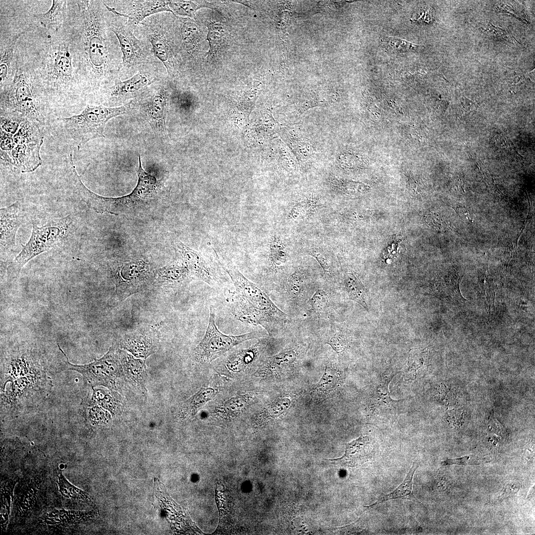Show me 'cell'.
<instances>
[{"mask_svg": "<svg viewBox=\"0 0 535 535\" xmlns=\"http://www.w3.org/2000/svg\"><path fill=\"white\" fill-rule=\"evenodd\" d=\"M328 181L329 185L333 190L347 194H357L362 189V185L360 183L345 181L335 177L329 178Z\"/></svg>", "mask_w": 535, "mask_h": 535, "instance_id": "7dc6e473", "label": "cell"}, {"mask_svg": "<svg viewBox=\"0 0 535 535\" xmlns=\"http://www.w3.org/2000/svg\"><path fill=\"white\" fill-rule=\"evenodd\" d=\"M14 484V482H6L5 484H3L2 485H1L0 490V525L2 530L6 528L8 523Z\"/></svg>", "mask_w": 535, "mask_h": 535, "instance_id": "74e56055", "label": "cell"}, {"mask_svg": "<svg viewBox=\"0 0 535 535\" xmlns=\"http://www.w3.org/2000/svg\"><path fill=\"white\" fill-rule=\"evenodd\" d=\"M98 1H77L81 18V44L83 56L90 71L97 77L106 73L109 51L106 26Z\"/></svg>", "mask_w": 535, "mask_h": 535, "instance_id": "3957f363", "label": "cell"}, {"mask_svg": "<svg viewBox=\"0 0 535 535\" xmlns=\"http://www.w3.org/2000/svg\"><path fill=\"white\" fill-rule=\"evenodd\" d=\"M269 259L271 266L276 270L287 262L285 247L281 238L276 235L272 236L270 242Z\"/></svg>", "mask_w": 535, "mask_h": 535, "instance_id": "d590c367", "label": "cell"}, {"mask_svg": "<svg viewBox=\"0 0 535 535\" xmlns=\"http://www.w3.org/2000/svg\"><path fill=\"white\" fill-rule=\"evenodd\" d=\"M66 3V0H53L52 6L48 11L37 14L35 17L44 28L57 31L64 21Z\"/></svg>", "mask_w": 535, "mask_h": 535, "instance_id": "d4e9b609", "label": "cell"}, {"mask_svg": "<svg viewBox=\"0 0 535 535\" xmlns=\"http://www.w3.org/2000/svg\"><path fill=\"white\" fill-rule=\"evenodd\" d=\"M307 254L312 256L318 262L324 273L330 275L332 271V262L330 253L321 247H312L308 249Z\"/></svg>", "mask_w": 535, "mask_h": 535, "instance_id": "ee69618b", "label": "cell"}, {"mask_svg": "<svg viewBox=\"0 0 535 535\" xmlns=\"http://www.w3.org/2000/svg\"><path fill=\"white\" fill-rule=\"evenodd\" d=\"M215 319V310L211 306L205 335L194 351L195 359L201 363L211 362L235 346L258 336L257 332L253 331L237 335L224 334L217 328Z\"/></svg>", "mask_w": 535, "mask_h": 535, "instance_id": "52a82bcc", "label": "cell"}, {"mask_svg": "<svg viewBox=\"0 0 535 535\" xmlns=\"http://www.w3.org/2000/svg\"><path fill=\"white\" fill-rule=\"evenodd\" d=\"M89 419L93 423L104 422L108 417V413L97 406H94L88 411Z\"/></svg>", "mask_w": 535, "mask_h": 535, "instance_id": "f5cc1de1", "label": "cell"}, {"mask_svg": "<svg viewBox=\"0 0 535 535\" xmlns=\"http://www.w3.org/2000/svg\"><path fill=\"white\" fill-rule=\"evenodd\" d=\"M127 111V107L125 106L113 107L88 106L80 114L61 120L80 149L90 140L105 137L104 130L108 121Z\"/></svg>", "mask_w": 535, "mask_h": 535, "instance_id": "277c9868", "label": "cell"}, {"mask_svg": "<svg viewBox=\"0 0 535 535\" xmlns=\"http://www.w3.org/2000/svg\"><path fill=\"white\" fill-rule=\"evenodd\" d=\"M340 378L336 370L326 366L322 377L314 389L322 393L329 392L337 386Z\"/></svg>", "mask_w": 535, "mask_h": 535, "instance_id": "7bdbcfd3", "label": "cell"}, {"mask_svg": "<svg viewBox=\"0 0 535 535\" xmlns=\"http://www.w3.org/2000/svg\"><path fill=\"white\" fill-rule=\"evenodd\" d=\"M26 214L24 205L16 202L0 210L1 255L9 252L15 246L16 235L19 228L25 222Z\"/></svg>", "mask_w": 535, "mask_h": 535, "instance_id": "30bf717a", "label": "cell"}, {"mask_svg": "<svg viewBox=\"0 0 535 535\" xmlns=\"http://www.w3.org/2000/svg\"><path fill=\"white\" fill-rule=\"evenodd\" d=\"M43 478L41 474L30 479L17 495L14 507V518L19 520L26 517L35 503L37 493Z\"/></svg>", "mask_w": 535, "mask_h": 535, "instance_id": "ffe728a7", "label": "cell"}, {"mask_svg": "<svg viewBox=\"0 0 535 535\" xmlns=\"http://www.w3.org/2000/svg\"><path fill=\"white\" fill-rule=\"evenodd\" d=\"M120 357L125 376L130 383L146 396L147 373L145 362L141 359H135L124 351L120 352Z\"/></svg>", "mask_w": 535, "mask_h": 535, "instance_id": "d6986e66", "label": "cell"}, {"mask_svg": "<svg viewBox=\"0 0 535 535\" xmlns=\"http://www.w3.org/2000/svg\"><path fill=\"white\" fill-rule=\"evenodd\" d=\"M111 31L117 37L121 53L122 63L130 67L140 63L145 57L141 42L128 28L112 26Z\"/></svg>", "mask_w": 535, "mask_h": 535, "instance_id": "2e32d148", "label": "cell"}, {"mask_svg": "<svg viewBox=\"0 0 535 535\" xmlns=\"http://www.w3.org/2000/svg\"><path fill=\"white\" fill-rule=\"evenodd\" d=\"M92 396V400L94 403H96L105 409L109 410L111 413L115 411L116 407L114 398L107 392L100 389H94Z\"/></svg>", "mask_w": 535, "mask_h": 535, "instance_id": "c3c4849f", "label": "cell"}, {"mask_svg": "<svg viewBox=\"0 0 535 535\" xmlns=\"http://www.w3.org/2000/svg\"><path fill=\"white\" fill-rule=\"evenodd\" d=\"M418 467V463L413 462L406 476L402 482L392 492L379 498L372 504L365 506L366 508H373L384 502L395 499L410 500L420 503L414 494L413 491V479L415 472Z\"/></svg>", "mask_w": 535, "mask_h": 535, "instance_id": "cb8c5ba5", "label": "cell"}, {"mask_svg": "<svg viewBox=\"0 0 535 535\" xmlns=\"http://www.w3.org/2000/svg\"><path fill=\"white\" fill-rule=\"evenodd\" d=\"M137 175L136 186L130 194L118 197H107L91 191L84 184L77 171H73L75 188L86 204L97 213H107L115 215L129 216L150 205L162 201L167 197V190L161 180H157L143 169L140 155Z\"/></svg>", "mask_w": 535, "mask_h": 535, "instance_id": "7a4b0ae2", "label": "cell"}, {"mask_svg": "<svg viewBox=\"0 0 535 535\" xmlns=\"http://www.w3.org/2000/svg\"><path fill=\"white\" fill-rule=\"evenodd\" d=\"M167 3L173 14L191 18L195 17L198 9L206 6L202 2L193 0H167Z\"/></svg>", "mask_w": 535, "mask_h": 535, "instance_id": "ab89813d", "label": "cell"}, {"mask_svg": "<svg viewBox=\"0 0 535 535\" xmlns=\"http://www.w3.org/2000/svg\"><path fill=\"white\" fill-rule=\"evenodd\" d=\"M129 6L127 10L119 12L114 7L107 5L103 2L107 9L111 13L119 16L127 17L129 23L137 25L145 18L154 14L162 11H169L167 0H133L129 1Z\"/></svg>", "mask_w": 535, "mask_h": 535, "instance_id": "9a60e30c", "label": "cell"}, {"mask_svg": "<svg viewBox=\"0 0 535 535\" xmlns=\"http://www.w3.org/2000/svg\"><path fill=\"white\" fill-rule=\"evenodd\" d=\"M395 374L388 373H384L381 375L379 383L374 389L372 396L371 406L373 412L379 413L380 412L388 410L389 409L393 408L394 405L397 403V401L391 398L388 389L389 383Z\"/></svg>", "mask_w": 535, "mask_h": 535, "instance_id": "44dd1931", "label": "cell"}, {"mask_svg": "<svg viewBox=\"0 0 535 535\" xmlns=\"http://www.w3.org/2000/svg\"><path fill=\"white\" fill-rule=\"evenodd\" d=\"M343 282L349 298L368 310V290L359 278L352 273L346 272L344 275Z\"/></svg>", "mask_w": 535, "mask_h": 535, "instance_id": "4dcf8cb0", "label": "cell"}, {"mask_svg": "<svg viewBox=\"0 0 535 535\" xmlns=\"http://www.w3.org/2000/svg\"><path fill=\"white\" fill-rule=\"evenodd\" d=\"M44 139H42L15 145L5 163L22 173L33 172L42 163L40 151Z\"/></svg>", "mask_w": 535, "mask_h": 535, "instance_id": "7c38bea8", "label": "cell"}, {"mask_svg": "<svg viewBox=\"0 0 535 535\" xmlns=\"http://www.w3.org/2000/svg\"><path fill=\"white\" fill-rule=\"evenodd\" d=\"M338 98L336 92L325 91L321 88L306 93L296 104L297 112L302 114L310 108L325 107L336 102Z\"/></svg>", "mask_w": 535, "mask_h": 535, "instance_id": "603a6c76", "label": "cell"}, {"mask_svg": "<svg viewBox=\"0 0 535 535\" xmlns=\"http://www.w3.org/2000/svg\"><path fill=\"white\" fill-rule=\"evenodd\" d=\"M305 273L301 269H297L287 279V291L292 298H296L300 293L305 280Z\"/></svg>", "mask_w": 535, "mask_h": 535, "instance_id": "bcb514c9", "label": "cell"}, {"mask_svg": "<svg viewBox=\"0 0 535 535\" xmlns=\"http://www.w3.org/2000/svg\"><path fill=\"white\" fill-rule=\"evenodd\" d=\"M207 40L209 43L210 49L207 55L214 56L221 48L226 34L224 25L221 23L211 22L208 25Z\"/></svg>", "mask_w": 535, "mask_h": 535, "instance_id": "836d02e7", "label": "cell"}, {"mask_svg": "<svg viewBox=\"0 0 535 535\" xmlns=\"http://www.w3.org/2000/svg\"><path fill=\"white\" fill-rule=\"evenodd\" d=\"M213 388L203 387L181 406L179 414L182 418L194 416L198 410L208 401L213 400L216 394Z\"/></svg>", "mask_w": 535, "mask_h": 535, "instance_id": "83f0119b", "label": "cell"}, {"mask_svg": "<svg viewBox=\"0 0 535 535\" xmlns=\"http://www.w3.org/2000/svg\"><path fill=\"white\" fill-rule=\"evenodd\" d=\"M58 490L61 495L71 500L84 503L93 504L90 496L85 491L72 484L60 471L58 475Z\"/></svg>", "mask_w": 535, "mask_h": 535, "instance_id": "d6a6232c", "label": "cell"}, {"mask_svg": "<svg viewBox=\"0 0 535 535\" xmlns=\"http://www.w3.org/2000/svg\"><path fill=\"white\" fill-rule=\"evenodd\" d=\"M318 200L315 198L305 199L297 203L290 209L288 217L292 220H304L309 218L319 207Z\"/></svg>", "mask_w": 535, "mask_h": 535, "instance_id": "e575fe53", "label": "cell"}, {"mask_svg": "<svg viewBox=\"0 0 535 535\" xmlns=\"http://www.w3.org/2000/svg\"><path fill=\"white\" fill-rule=\"evenodd\" d=\"M59 349L66 358L68 370L80 373L92 386L103 385L110 389H120L122 375L120 357L114 348L111 347L101 359L84 365L73 364L68 361L65 353L57 344Z\"/></svg>", "mask_w": 535, "mask_h": 535, "instance_id": "8992f818", "label": "cell"}, {"mask_svg": "<svg viewBox=\"0 0 535 535\" xmlns=\"http://www.w3.org/2000/svg\"><path fill=\"white\" fill-rule=\"evenodd\" d=\"M140 108L155 134L162 137L167 134L166 118L167 98L165 91L159 90L142 102Z\"/></svg>", "mask_w": 535, "mask_h": 535, "instance_id": "8fae6325", "label": "cell"}, {"mask_svg": "<svg viewBox=\"0 0 535 535\" xmlns=\"http://www.w3.org/2000/svg\"><path fill=\"white\" fill-rule=\"evenodd\" d=\"M152 338L140 333L127 337L123 342V347L137 357L147 358L154 352V346Z\"/></svg>", "mask_w": 535, "mask_h": 535, "instance_id": "f546056e", "label": "cell"}, {"mask_svg": "<svg viewBox=\"0 0 535 535\" xmlns=\"http://www.w3.org/2000/svg\"><path fill=\"white\" fill-rule=\"evenodd\" d=\"M286 141L299 161H306L313 155L314 149L310 139L296 130L289 128Z\"/></svg>", "mask_w": 535, "mask_h": 535, "instance_id": "484cf974", "label": "cell"}, {"mask_svg": "<svg viewBox=\"0 0 535 535\" xmlns=\"http://www.w3.org/2000/svg\"><path fill=\"white\" fill-rule=\"evenodd\" d=\"M381 41L385 48L392 53H404L424 48L423 46L417 45L397 37L386 36Z\"/></svg>", "mask_w": 535, "mask_h": 535, "instance_id": "60d3db41", "label": "cell"}, {"mask_svg": "<svg viewBox=\"0 0 535 535\" xmlns=\"http://www.w3.org/2000/svg\"><path fill=\"white\" fill-rule=\"evenodd\" d=\"M338 353H341L346 348L347 341L345 338L340 333L334 334L327 342Z\"/></svg>", "mask_w": 535, "mask_h": 535, "instance_id": "816d5d0a", "label": "cell"}, {"mask_svg": "<svg viewBox=\"0 0 535 535\" xmlns=\"http://www.w3.org/2000/svg\"><path fill=\"white\" fill-rule=\"evenodd\" d=\"M423 353L418 349H413L410 351L408 362V374L414 377L417 376V371L423 365L424 359Z\"/></svg>", "mask_w": 535, "mask_h": 535, "instance_id": "681fc988", "label": "cell"}, {"mask_svg": "<svg viewBox=\"0 0 535 535\" xmlns=\"http://www.w3.org/2000/svg\"><path fill=\"white\" fill-rule=\"evenodd\" d=\"M214 252L218 264L228 274L234 286L229 302L230 313L245 323L262 326L270 334L276 331L286 314L263 289Z\"/></svg>", "mask_w": 535, "mask_h": 535, "instance_id": "6da1fadb", "label": "cell"}, {"mask_svg": "<svg viewBox=\"0 0 535 535\" xmlns=\"http://www.w3.org/2000/svg\"><path fill=\"white\" fill-rule=\"evenodd\" d=\"M48 76L54 84L69 82L73 77V66L68 46L65 43L59 44L50 55Z\"/></svg>", "mask_w": 535, "mask_h": 535, "instance_id": "5bb4252c", "label": "cell"}, {"mask_svg": "<svg viewBox=\"0 0 535 535\" xmlns=\"http://www.w3.org/2000/svg\"><path fill=\"white\" fill-rule=\"evenodd\" d=\"M149 40L155 55L165 66L168 74L173 76L175 66L170 47L165 38L158 33L149 35Z\"/></svg>", "mask_w": 535, "mask_h": 535, "instance_id": "f1b7e54d", "label": "cell"}, {"mask_svg": "<svg viewBox=\"0 0 535 535\" xmlns=\"http://www.w3.org/2000/svg\"><path fill=\"white\" fill-rule=\"evenodd\" d=\"M2 104L9 109L8 112L17 113L40 124L44 123L30 82L21 70H16L10 86L1 94Z\"/></svg>", "mask_w": 535, "mask_h": 535, "instance_id": "ba28073f", "label": "cell"}, {"mask_svg": "<svg viewBox=\"0 0 535 535\" xmlns=\"http://www.w3.org/2000/svg\"><path fill=\"white\" fill-rule=\"evenodd\" d=\"M312 310L316 313L327 312L329 308V296L322 289H318L309 300Z\"/></svg>", "mask_w": 535, "mask_h": 535, "instance_id": "f6af8a7d", "label": "cell"}, {"mask_svg": "<svg viewBox=\"0 0 535 535\" xmlns=\"http://www.w3.org/2000/svg\"><path fill=\"white\" fill-rule=\"evenodd\" d=\"M371 444L369 438L361 436L346 444L344 455L340 458L330 459L342 466L359 467L365 465L372 458Z\"/></svg>", "mask_w": 535, "mask_h": 535, "instance_id": "ac0fdd59", "label": "cell"}, {"mask_svg": "<svg viewBox=\"0 0 535 535\" xmlns=\"http://www.w3.org/2000/svg\"><path fill=\"white\" fill-rule=\"evenodd\" d=\"M94 511L66 510L54 509L40 517L39 524L48 529L69 528L87 520L94 515Z\"/></svg>", "mask_w": 535, "mask_h": 535, "instance_id": "e0dca14e", "label": "cell"}, {"mask_svg": "<svg viewBox=\"0 0 535 535\" xmlns=\"http://www.w3.org/2000/svg\"><path fill=\"white\" fill-rule=\"evenodd\" d=\"M482 462L480 457L475 455H469L456 459H447L442 461L441 464L443 466L453 464L467 466L480 464Z\"/></svg>", "mask_w": 535, "mask_h": 535, "instance_id": "f907efd6", "label": "cell"}, {"mask_svg": "<svg viewBox=\"0 0 535 535\" xmlns=\"http://www.w3.org/2000/svg\"><path fill=\"white\" fill-rule=\"evenodd\" d=\"M160 278L168 284L177 285L190 276L186 266L182 265H173L165 268L160 271Z\"/></svg>", "mask_w": 535, "mask_h": 535, "instance_id": "8d00e7d4", "label": "cell"}, {"mask_svg": "<svg viewBox=\"0 0 535 535\" xmlns=\"http://www.w3.org/2000/svg\"><path fill=\"white\" fill-rule=\"evenodd\" d=\"M177 247L190 276L211 286L214 287L217 284L215 271L201 253L180 241L177 242Z\"/></svg>", "mask_w": 535, "mask_h": 535, "instance_id": "4fadbf2b", "label": "cell"}, {"mask_svg": "<svg viewBox=\"0 0 535 535\" xmlns=\"http://www.w3.org/2000/svg\"><path fill=\"white\" fill-rule=\"evenodd\" d=\"M260 342L248 348L241 349L232 353L226 361V366L233 372L243 370L252 364L257 358L262 349Z\"/></svg>", "mask_w": 535, "mask_h": 535, "instance_id": "4316f807", "label": "cell"}, {"mask_svg": "<svg viewBox=\"0 0 535 535\" xmlns=\"http://www.w3.org/2000/svg\"><path fill=\"white\" fill-rule=\"evenodd\" d=\"M251 397L250 394H246L229 399L222 404V411L228 417L236 416L246 408Z\"/></svg>", "mask_w": 535, "mask_h": 535, "instance_id": "b9f144b4", "label": "cell"}, {"mask_svg": "<svg viewBox=\"0 0 535 535\" xmlns=\"http://www.w3.org/2000/svg\"><path fill=\"white\" fill-rule=\"evenodd\" d=\"M25 32H21L14 35L4 46L0 48V78L1 86L6 82L11 74L14 51L16 44L19 37Z\"/></svg>", "mask_w": 535, "mask_h": 535, "instance_id": "1f68e13d", "label": "cell"}, {"mask_svg": "<svg viewBox=\"0 0 535 535\" xmlns=\"http://www.w3.org/2000/svg\"><path fill=\"white\" fill-rule=\"evenodd\" d=\"M281 59L280 63V70L283 72L287 66L288 60L289 42L288 36L285 35L282 40L281 44Z\"/></svg>", "mask_w": 535, "mask_h": 535, "instance_id": "db71d44e", "label": "cell"}, {"mask_svg": "<svg viewBox=\"0 0 535 535\" xmlns=\"http://www.w3.org/2000/svg\"><path fill=\"white\" fill-rule=\"evenodd\" d=\"M71 223L69 215L51 220L42 226L33 222L31 236L13 261L17 270L38 255L63 244Z\"/></svg>", "mask_w": 535, "mask_h": 535, "instance_id": "5b68a950", "label": "cell"}, {"mask_svg": "<svg viewBox=\"0 0 535 535\" xmlns=\"http://www.w3.org/2000/svg\"><path fill=\"white\" fill-rule=\"evenodd\" d=\"M151 82V79L147 75L142 72H138L127 80H118L111 91V96L118 99L130 97L149 85Z\"/></svg>", "mask_w": 535, "mask_h": 535, "instance_id": "7402d4cb", "label": "cell"}, {"mask_svg": "<svg viewBox=\"0 0 535 535\" xmlns=\"http://www.w3.org/2000/svg\"><path fill=\"white\" fill-rule=\"evenodd\" d=\"M180 32L186 50L188 52L195 50L201 41L198 26L192 22H184L181 27Z\"/></svg>", "mask_w": 535, "mask_h": 535, "instance_id": "f35d334b", "label": "cell"}, {"mask_svg": "<svg viewBox=\"0 0 535 535\" xmlns=\"http://www.w3.org/2000/svg\"><path fill=\"white\" fill-rule=\"evenodd\" d=\"M148 267L142 263L125 264L115 273L116 291L121 299L144 288L149 283Z\"/></svg>", "mask_w": 535, "mask_h": 535, "instance_id": "9c48e42d", "label": "cell"}]
</instances>
